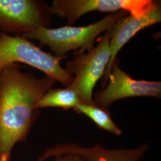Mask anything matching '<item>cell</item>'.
Returning <instances> with one entry per match:
<instances>
[{
	"instance_id": "1",
	"label": "cell",
	"mask_w": 161,
	"mask_h": 161,
	"mask_svg": "<svg viewBox=\"0 0 161 161\" xmlns=\"http://www.w3.org/2000/svg\"><path fill=\"white\" fill-rule=\"evenodd\" d=\"M56 80L39 78L12 64L0 72V161H10L12 151L23 142L40 115L36 104Z\"/></svg>"
},
{
	"instance_id": "2",
	"label": "cell",
	"mask_w": 161,
	"mask_h": 161,
	"mask_svg": "<svg viewBox=\"0 0 161 161\" xmlns=\"http://www.w3.org/2000/svg\"><path fill=\"white\" fill-rule=\"evenodd\" d=\"M127 14V11L120 10L86 26H64L56 29L42 27L22 36L28 40L39 41L41 45L49 47L56 56L64 58L71 50L80 49V53H82L85 50H91L97 36L111 28Z\"/></svg>"
},
{
	"instance_id": "3",
	"label": "cell",
	"mask_w": 161,
	"mask_h": 161,
	"mask_svg": "<svg viewBox=\"0 0 161 161\" xmlns=\"http://www.w3.org/2000/svg\"><path fill=\"white\" fill-rule=\"evenodd\" d=\"M63 58L43 52L23 36L0 32V72L10 64L22 63L40 70L47 76L68 86L73 78L60 66Z\"/></svg>"
},
{
	"instance_id": "4",
	"label": "cell",
	"mask_w": 161,
	"mask_h": 161,
	"mask_svg": "<svg viewBox=\"0 0 161 161\" xmlns=\"http://www.w3.org/2000/svg\"><path fill=\"white\" fill-rule=\"evenodd\" d=\"M112 33L113 26L100 38L97 46L86 54L80 53L67 64L66 71L69 75H75L69 86L76 93L80 104L96 105L92 98V90L98 80L103 76L109 60L110 40Z\"/></svg>"
},
{
	"instance_id": "5",
	"label": "cell",
	"mask_w": 161,
	"mask_h": 161,
	"mask_svg": "<svg viewBox=\"0 0 161 161\" xmlns=\"http://www.w3.org/2000/svg\"><path fill=\"white\" fill-rule=\"evenodd\" d=\"M50 12L35 0H0V32L15 36L47 28Z\"/></svg>"
},
{
	"instance_id": "6",
	"label": "cell",
	"mask_w": 161,
	"mask_h": 161,
	"mask_svg": "<svg viewBox=\"0 0 161 161\" xmlns=\"http://www.w3.org/2000/svg\"><path fill=\"white\" fill-rule=\"evenodd\" d=\"M151 0H54L50 13L67 19L69 24H74L82 15L89 12H115L125 10L130 15H143L154 4Z\"/></svg>"
},
{
	"instance_id": "7",
	"label": "cell",
	"mask_w": 161,
	"mask_h": 161,
	"mask_svg": "<svg viewBox=\"0 0 161 161\" xmlns=\"http://www.w3.org/2000/svg\"><path fill=\"white\" fill-rule=\"evenodd\" d=\"M109 82L103 90L96 92L94 102L100 108L108 109L111 104L124 98L152 96L161 98V82L135 80L122 70L117 62L113 64Z\"/></svg>"
},
{
	"instance_id": "8",
	"label": "cell",
	"mask_w": 161,
	"mask_h": 161,
	"mask_svg": "<svg viewBox=\"0 0 161 161\" xmlns=\"http://www.w3.org/2000/svg\"><path fill=\"white\" fill-rule=\"evenodd\" d=\"M161 21V8L156 3L143 15H132L121 19L113 26V33L110 40V57L104 72L103 84L109 80L113 64L118 53L138 31Z\"/></svg>"
},
{
	"instance_id": "9",
	"label": "cell",
	"mask_w": 161,
	"mask_h": 161,
	"mask_svg": "<svg viewBox=\"0 0 161 161\" xmlns=\"http://www.w3.org/2000/svg\"><path fill=\"white\" fill-rule=\"evenodd\" d=\"M149 147L145 144L131 149H106L98 144L87 147L75 143L59 144L47 150L38 161L66 153L78 154L86 161H140Z\"/></svg>"
},
{
	"instance_id": "10",
	"label": "cell",
	"mask_w": 161,
	"mask_h": 161,
	"mask_svg": "<svg viewBox=\"0 0 161 161\" xmlns=\"http://www.w3.org/2000/svg\"><path fill=\"white\" fill-rule=\"evenodd\" d=\"M80 104V100L76 93L68 86L65 88H51L41 98L36 107L38 109L58 108L69 109L75 108Z\"/></svg>"
},
{
	"instance_id": "11",
	"label": "cell",
	"mask_w": 161,
	"mask_h": 161,
	"mask_svg": "<svg viewBox=\"0 0 161 161\" xmlns=\"http://www.w3.org/2000/svg\"><path fill=\"white\" fill-rule=\"evenodd\" d=\"M74 109L77 113L83 114L94 121L98 127L116 135H120L122 130L112 119L108 110L100 108L97 105L92 106L80 104Z\"/></svg>"
},
{
	"instance_id": "12",
	"label": "cell",
	"mask_w": 161,
	"mask_h": 161,
	"mask_svg": "<svg viewBox=\"0 0 161 161\" xmlns=\"http://www.w3.org/2000/svg\"><path fill=\"white\" fill-rule=\"evenodd\" d=\"M56 158L55 161H86L81 156L74 153H66Z\"/></svg>"
}]
</instances>
